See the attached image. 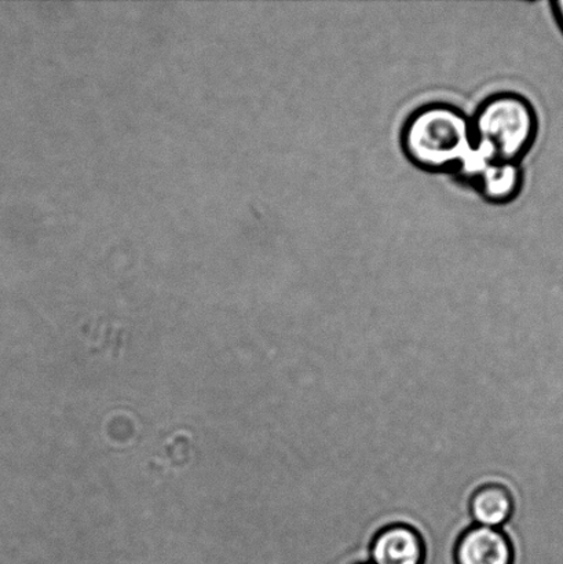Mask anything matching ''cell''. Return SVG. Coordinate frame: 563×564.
I'll return each instance as SVG.
<instances>
[{
	"instance_id": "2",
	"label": "cell",
	"mask_w": 563,
	"mask_h": 564,
	"mask_svg": "<svg viewBox=\"0 0 563 564\" xmlns=\"http://www.w3.org/2000/svg\"><path fill=\"white\" fill-rule=\"evenodd\" d=\"M474 147L490 162L520 163L532 151L540 124L537 108L520 93L484 99L472 118Z\"/></svg>"
},
{
	"instance_id": "4",
	"label": "cell",
	"mask_w": 563,
	"mask_h": 564,
	"mask_svg": "<svg viewBox=\"0 0 563 564\" xmlns=\"http://www.w3.org/2000/svg\"><path fill=\"white\" fill-rule=\"evenodd\" d=\"M426 549L418 530L407 524H391L375 535L371 564H424Z\"/></svg>"
},
{
	"instance_id": "8",
	"label": "cell",
	"mask_w": 563,
	"mask_h": 564,
	"mask_svg": "<svg viewBox=\"0 0 563 564\" xmlns=\"http://www.w3.org/2000/svg\"><path fill=\"white\" fill-rule=\"evenodd\" d=\"M366 564H371V563H366Z\"/></svg>"
},
{
	"instance_id": "5",
	"label": "cell",
	"mask_w": 563,
	"mask_h": 564,
	"mask_svg": "<svg viewBox=\"0 0 563 564\" xmlns=\"http://www.w3.org/2000/svg\"><path fill=\"white\" fill-rule=\"evenodd\" d=\"M472 185L485 202L506 206L521 195L523 170L520 163L489 162Z\"/></svg>"
},
{
	"instance_id": "1",
	"label": "cell",
	"mask_w": 563,
	"mask_h": 564,
	"mask_svg": "<svg viewBox=\"0 0 563 564\" xmlns=\"http://www.w3.org/2000/svg\"><path fill=\"white\" fill-rule=\"evenodd\" d=\"M400 148L423 173L455 175L474 149L472 118L454 104H424L402 124Z\"/></svg>"
},
{
	"instance_id": "6",
	"label": "cell",
	"mask_w": 563,
	"mask_h": 564,
	"mask_svg": "<svg viewBox=\"0 0 563 564\" xmlns=\"http://www.w3.org/2000/svg\"><path fill=\"white\" fill-rule=\"evenodd\" d=\"M515 510L510 490L504 485L487 484L474 491L470 516L476 527L500 529Z\"/></svg>"
},
{
	"instance_id": "3",
	"label": "cell",
	"mask_w": 563,
	"mask_h": 564,
	"mask_svg": "<svg viewBox=\"0 0 563 564\" xmlns=\"http://www.w3.org/2000/svg\"><path fill=\"white\" fill-rule=\"evenodd\" d=\"M456 564H515V550L501 529L476 527L457 541Z\"/></svg>"
},
{
	"instance_id": "7",
	"label": "cell",
	"mask_w": 563,
	"mask_h": 564,
	"mask_svg": "<svg viewBox=\"0 0 563 564\" xmlns=\"http://www.w3.org/2000/svg\"><path fill=\"white\" fill-rule=\"evenodd\" d=\"M551 9H553V15L556 21V25H559L560 30L563 32V0L551 3Z\"/></svg>"
}]
</instances>
